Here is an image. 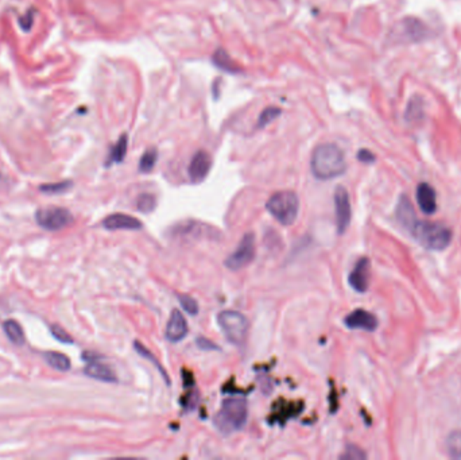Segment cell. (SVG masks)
I'll use <instances>...</instances> for the list:
<instances>
[{"instance_id":"cell-16","label":"cell","mask_w":461,"mask_h":460,"mask_svg":"<svg viewBox=\"0 0 461 460\" xmlns=\"http://www.w3.org/2000/svg\"><path fill=\"white\" fill-rule=\"evenodd\" d=\"M84 373L93 380L103 381V382H116L118 378L115 373L107 364H99L96 361H88V364L84 368Z\"/></svg>"},{"instance_id":"cell-6","label":"cell","mask_w":461,"mask_h":460,"mask_svg":"<svg viewBox=\"0 0 461 460\" xmlns=\"http://www.w3.org/2000/svg\"><path fill=\"white\" fill-rule=\"evenodd\" d=\"M255 258V235L247 232L240 240L238 249L235 250L227 259L225 266L232 271L247 268Z\"/></svg>"},{"instance_id":"cell-17","label":"cell","mask_w":461,"mask_h":460,"mask_svg":"<svg viewBox=\"0 0 461 460\" xmlns=\"http://www.w3.org/2000/svg\"><path fill=\"white\" fill-rule=\"evenodd\" d=\"M212 61H213V64L219 68V69H222V71H224V72H227V73H239L240 71V66L232 59V57L224 50V49H222V48H219L215 53H213V57H212Z\"/></svg>"},{"instance_id":"cell-4","label":"cell","mask_w":461,"mask_h":460,"mask_svg":"<svg viewBox=\"0 0 461 460\" xmlns=\"http://www.w3.org/2000/svg\"><path fill=\"white\" fill-rule=\"evenodd\" d=\"M266 208L281 224L292 226L298 216L299 200L292 191H281L269 199Z\"/></svg>"},{"instance_id":"cell-18","label":"cell","mask_w":461,"mask_h":460,"mask_svg":"<svg viewBox=\"0 0 461 460\" xmlns=\"http://www.w3.org/2000/svg\"><path fill=\"white\" fill-rule=\"evenodd\" d=\"M127 148H129V136L127 134H123L112 146L108 159H107V166H110L112 164H120L127 154Z\"/></svg>"},{"instance_id":"cell-25","label":"cell","mask_w":461,"mask_h":460,"mask_svg":"<svg viewBox=\"0 0 461 460\" xmlns=\"http://www.w3.org/2000/svg\"><path fill=\"white\" fill-rule=\"evenodd\" d=\"M155 197L153 196V194H150V193H143V194H141L139 197H138V200H136V207H138V210L141 212H143V213H150V212L153 211L154 208H155Z\"/></svg>"},{"instance_id":"cell-29","label":"cell","mask_w":461,"mask_h":460,"mask_svg":"<svg viewBox=\"0 0 461 460\" xmlns=\"http://www.w3.org/2000/svg\"><path fill=\"white\" fill-rule=\"evenodd\" d=\"M52 333H53V336L56 338L57 340H59L61 343H68V345H71V343H73V339H72V336L64 329V328H61L59 326H52Z\"/></svg>"},{"instance_id":"cell-20","label":"cell","mask_w":461,"mask_h":460,"mask_svg":"<svg viewBox=\"0 0 461 460\" xmlns=\"http://www.w3.org/2000/svg\"><path fill=\"white\" fill-rule=\"evenodd\" d=\"M3 329L7 335V338L14 343V345H23L24 342V333L23 329L19 323L15 320H7L3 324Z\"/></svg>"},{"instance_id":"cell-14","label":"cell","mask_w":461,"mask_h":460,"mask_svg":"<svg viewBox=\"0 0 461 460\" xmlns=\"http://www.w3.org/2000/svg\"><path fill=\"white\" fill-rule=\"evenodd\" d=\"M417 201L420 206V210L426 213L432 215L437 210V194L432 185L427 182H421L417 187Z\"/></svg>"},{"instance_id":"cell-19","label":"cell","mask_w":461,"mask_h":460,"mask_svg":"<svg viewBox=\"0 0 461 460\" xmlns=\"http://www.w3.org/2000/svg\"><path fill=\"white\" fill-rule=\"evenodd\" d=\"M446 452L453 459H461V429L453 431L448 435L445 441Z\"/></svg>"},{"instance_id":"cell-3","label":"cell","mask_w":461,"mask_h":460,"mask_svg":"<svg viewBox=\"0 0 461 460\" xmlns=\"http://www.w3.org/2000/svg\"><path fill=\"white\" fill-rule=\"evenodd\" d=\"M409 232L414 239L427 250L443 251L448 249L452 242V231L440 223H430L417 220Z\"/></svg>"},{"instance_id":"cell-15","label":"cell","mask_w":461,"mask_h":460,"mask_svg":"<svg viewBox=\"0 0 461 460\" xmlns=\"http://www.w3.org/2000/svg\"><path fill=\"white\" fill-rule=\"evenodd\" d=\"M397 219L401 223L402 227H405L406 230H410V227L418 220L416 211L413 208V204L410 203V200L406 197L405 194H402L399 197L398 206H397Z\"/></svg>"},{"instance_id":"cell-8","label":"cell","mask_w":461,"mask_h":460,"mask_svg":"<svg viewBox=\"0 0 461 460\" xmlns=\"http://www.w3.org/2000/svg\"><path fill=\"white\" fill-rule=\"evenodd\" d=\"M334 212L337 232L344 233L350 227L352 208H350V194L344 187H337L334 192Z\"/></svg>"},{"instance_id":"cell-9","label":"cell","mask_w":461,"mask_h":460,"mask_svg":"<svg viewBox=\"0 0 461 460\" xmlns=\"http://www.w3.org/2000/svg\"><path fill=\"white\" fill-rule=\"evenodd\" d=\"M350 288L359 293H364L369 287V259L360 258L348 277Z\"/></svg>"},{"instance_id":"cell-28","label":"cell","mask_w":461,"mask_h":460,"mask_svg":"<svg viewBox=\"0 0 461 460\" xmlns=\"http://www.w3.org/2000/svg\"><path fill=\"white\" fill-rule=\"evenodd\" d=\"M180 304L184 308L185 312L192 316H196L199 313V304L190 296H180Z\"/></svg>"},{"instance_id":"cell-23","label":"cell","mask_w":461,"mask_h":460,"mask_svg":"<svg viewBox=\"0 0 461 460\" xmlns=\"http://www.w3.org/2000/svg\"><path fill=\"white\" fill-rule=\"evenodd\" d=\"M157 159H158V152L157 149H148L145 152V154L142 155L141 161H139V172L142 173H150L155 164H157Z\"/></svg>"},{"instance_id":"cell-2","label":"cell","mask_w":461,"mask_h":460,"mask_svg":"<svg viewBox=\"0 0 461 460\" xmlns=\"http://www.w3.org/2000/svg\"><path fill=\"white\" fill-rule=\"evenodd\" d=\"M247 417L248 408L246 400L227 398L222 401V409L215 415L213 424L224 435H231L246 425Z\"/></svg>"},{"instance_id":"cell-26","label":"cell","mask_w":461,"mask_h":460,"mask_svg":"<svg viewBox=\"0 0 461 460\" xmlns=\"http://www.w3.org/2000/svg\"><path fill=\"white\" fill-rule=\"evenodd\" d=\"M72 185H73L72 181H62V182H57V184L41 185L39 189H41V192L43 193H61L68 191Z\"/></svg>"},{"instance_id":"cell-10","label":"cell","mask_w":461,"mask_h":460,"mask_svg":"<svg viewBox=\"0 0 461 460\" xmlns=\"http://www.w3.org/2000/svg\"><path fill=\"white\" fill-rule=\"evenodd\" d=\"M344 323L350 329H363L367 332L378 328V319L366 309H355L344 319Z\"/></svg>"},{"instance_id":"cell-27","label":"cell","mask_w":461,"mask_h":460,"mask_svg":"<svg viewBox=\"0 0 461 460\" xmlns=\"http://www.w3.org/2000/svg\"><path fill=\"white\" fill-rule=\"evenodd\" d=\"M340 458L346 460H364L367 459V454L356 445H348Z\"/></svg>"},{"instance_id":"cell-30","label":"cell","mask_w":461,"mask_h":460,"mask_svg":"<svg viewBox=\"0 0 461 460\" xmlns=\"http://www.w3.org/2000/svg\"><path fill=\"white\" fill-rule=\"evenodd\" d=\"M33 20H34V13L33 11H29L24 17H22L19 20V26L24 30V31H29L33 26Z\"/></svg>"},{"instance_id":"cell-7","label":"cell","mask_w":461,"mask_h":460,"mask_svg":"<svg viewBox=\"0 0 461 460\" xmlns=\"http://www.w3.org/2000/svg\"><path fill=\"white\" fill-rule=\"evenodd\" d=\"M38 224L49 231H58L68 227L73 223V216L66 208L61 207H46L41 208L36 213Z\"/></svg>"},{"instance_id":"cell-31","label":"cell","mask_w":461,"mask_h":460,"mask_svg":"<svg viewBox=\"0 0 461 460\" xmlns=\"http://www.w3.org/2000/svg\"><path fill=\"white\" fill-rule=\"evenodd\" d=\"M357 159L364 162V164H372L375 162V155L371 153L369 150H366V149H362L359 153H357Z\"/></svg>"},{"instance_id":"cell-1","label":"cell","mask_w":461,"mask_h":460,"mask_svg":"<svg viewBox=\"0 0 461 460\" xmlns=\"http://www.w3.org/2000/svg\"><path fill=\"white\" fill-rule=\"evenodd\" d=\"M311 169L318 180H332L347 171L346 155L334 143H321L312 154Z\"/></svg>"},{"instance_id":"cell-11","label":"cell","mask_w":461,"mask_h":460,"mask_svg":"<svg viewBox=\"0 0 461 460\" xmlns=\"http://www.w3.org/2000/svg\"><path fill=\"white\" fill-rule=\"evenodd\" d=\"M212 166V158L205 150H200L193 155L189 164V177L193 182H201L208 175Z\"/></svg>"},{"instance_id":"cell-32","label":"cell","mask_w":461,"mask_h":460,"mask_svg":"<svg viewBox=\"0 0 461 460\" xmlns=\"http://www.w3.org/2000/svg\"><path fill=\"white\" fill-rule=\"evenodd\" d=\"M197 345H199L201 350H205V351L219 350V345H215L212 340H208V339H205V338H199V339H197Z\"/></svg>"},{"instance_id":"cell-22","label":"cell","mask_w":461,"mask_h":460,"mask_svg":"<svg viewBox=\"0 0 461 460\" xmlns=\"http://www.w3.org/2000/svg\"><path fill=\"white\" fill-rule=\"evenodd\" d=\"M134 348L136 350V352L141 355V357H143V358H146L148 361H150L151 364H154L157 368H158V371L161 373V375L164 377V380H165V382H166L167 384H170V380H169V375H167L166 371H165V368L162 367V364H159L158 362V359L148 351V348L145 347L143 345H141L139 342H135L134 343Z\"/></svg>"},{"instance_id":"cell-13","label":"cell","mask_w":461,"mask_h":460,"mask_svg":"<svg viewBox=\"0 0 461 460\" xmlns=\"http://www.w3.org/2000/svg\"><path fill=\"white\" fill-rule=\"evenodd\" d=\"M103 227L110 231L141 230L143 227L142 222L134 216L125 213H113L103 220Z\"/></svg>"},{"instance_id":"cell-24","label":"cell","mask_w":461,"mask_h":460,"mask_svg":"<svg viewBox=\"0 0 461 460\" xmlns=\"http://www.w3.org/2000/svg\"><path fill=\"white\" fill-rule=\"evenodd\" d=\"M282 114V110L278 108V107H267L264 108L260 115L258 117V123H257V127L258 129H263L266 126H269L270 123H273L278 116H281Z\"/></svg>"},{"instance_id":"cell-21","label":"cell","mask_w":461,"mask_h":460,"mask_svg":"<svg viewBox=\"0 0 461 460\" xmlns=\"http://www.w3.org/2000/svg\"><path fill=\"white\" fill-rule=\"evenodd\" d=\"M43 357H45L46 362L58 371H68L71 368V359L61 352L49 351Z\"/></svg>"},{"instance_id":"cell-5","label":"cell","mask_w":461,"mask_h":460,"mask_svg":"<svg viewBox=\"0 0 461 460\" xmlns=\"http://www.w3.org/2000/svg\"><path fill=\"white\" fill-rule=\"evenodd\" d=\"M218 320H219V326H222L224 335L231 343L236 345L244 343L250 326L248 320L244 315L236 310H222L219 313Z\"/></svg>"},{"instance_id":"cell-12","label":"cell","mask_w":461,"mask_h":460,"mask_svg":"<svg viewBox=\"0 0 461 460\" xmlns=\"http://www.w3.org/2000/svg\"><path fill=\"white\" fill-rule=\"evenodd\" d=\"M166 339L171 343L181 342L185 336L187 335V324L185 320L184 315L178 310L174 309L170 315V319L167 322L166 326Z\"/></svg>"}]
</instances>
